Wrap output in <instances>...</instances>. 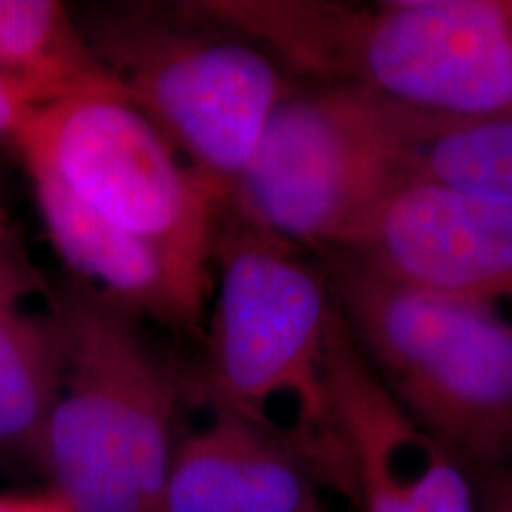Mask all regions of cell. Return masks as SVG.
<instances>
[{"label":"cell","mask_w":512,"mask_h":512,"mask_svg":"<svg viewBox=\"0 0 512 512\" xmlns=\"http://www.w3.org/2000/svg\"><path fill=\"white\" fill-rule=\"evenodd\" d=\"M162 512H325L320 486L294 453L245 420L209 411L178 441Z\"/></svg>","instance_id":"obj_10"},{"label":"cell","mask_w":512,"mask_h":512,"mask_svg":"<svg viewBox=\"0 0 512 512\" xmlns=\"http://www.w3.org/2000/svg\"><path fill=\"white\" fill-rule=\"evenodd\" d=\"M479 512H512V463L475 475Z\"/></svg>","instance_id":"obj_16"},{"label":"cell","mask_w":512,"mask_h":512,"mask_svg":"<svg viewBox=\"0 0 512 512\" xmlns=\"http://www.w3.org/2000/svg\"><path fill=\"white\" fill-rule=\"evenodd\" d=\"M420 174L512 207V107L484 117H446L422 147Z\"/></svg>","instance_id":"obj_14"},{"label":"cell","mask_w":512,"mask_h":512,"mask_svg":"<svg viewBox=\"0 0 512 512\" xmlns=\"http://www.w3.org/2000/svg\"><path fill=\"white\" fill-rule=\"evenodd\" d=\"M41 110L22 83L0 69V147L19 152L24 133Z\"/></svg>","instance_id":"obj_15"},{"label":"cell","mask_w":512,"mask_h":512,"mask_svg":"<svg viewBox=\"0 0 512 512\" xmlns=\"http://www.w3.org/2000/svg\"><path fill=\"white\" fill-rule=\"evenodd\" d=\"M330 384L366 512H479L475 479L396 403L335 313Z\"/></svg>","instance_id":"obj_9"},{"label":"cell","mask_w":512,"mask_h":512,"mask_svg":"<svg viewBox=\"0 0 512 512\" xmlns=\"http://www.w3.org/2000/svg\"><path fill=\"white\" fill-rule=\"evenodd\" d=\"M185 15L266 50L290 76L437 117L512 107V0H190Z\"/></svg>","instance_id":"obj_2"},{"label":"cell","mask_w":512,"mask_h":512,"mask_svg":"<svg viewBox=\"0 0 512 512\" xmlns=\"http://www.w3.org/2000/svg\"><path fill=\"white\" fill-rule=\"evenodd\" d=\"M320 266L387 392L472 475L512 463V323L396 285L344 254Z\"/></svg>","instance_id":"obj_4"},{"label":"cell","mask_w":512,"mask_h":512,"mask_svg":"<svg viewBox=\"0 0 512 512\" xmlns=\"http://www.w3.org/2000/svg\"><path fill=\"white\" fill-rule=\"evenodd\" d=\"M17 155L50 171L102 221L150 247L204 318L230 195L183 162L143 112L112 95L50 102L31 121Z\"/></svg>","instance_id":"obj_7"},{"label":"cell","mask_w":512,"mask_h":512,"mask_svg":"<svg viewBox=\"0 0 512 512\" xmlns=\"http://www.w3.org/2000/svg\"><path fill=\"white\" fill-rule=\"evenodd\" d=\"M444 119L366 88L306 81L278 105L230 202L302 249L344 252L420 174Z\"/></svg>","instance_id":"obj_6"},{"label":"cell","mask_w":512,"mask_h":512,"mask_svg":"<svg viewBox=\"0 0 512 512\" xmlns=\"http://www.w3.org/2000/svg\"><path fill=\"white\" fill-rule=\"evenodd\" d=\"M15 223L0 228V453L41 460L43 432L62 384V354L48 311L27 309L48 292Z\"/></svg>","instance_id":"obj_12"},{"label":"cell","mask_w":512,"mask_h":512,"mask_svg":"<svg viewBox=\"0 0 512 512\" xmlns=\"http://www.w3.org/2000/svg\"><path fill=\"white\" fill-rule=\"evenodd\" d=\"M12 219H10V214H8V204H5V197H3V188H0V228L3 226H8Z\"/></svg>","instance_id":"obj_18"},{"label":"cell","mask_w":512,"mask_h":512,"mask_svg":"<svg viewBox=\"0 0 512 512\" xmlns=\"http://www.w3.org/2000/svg\"><path fill=\"white\" fill-rule=\"evenodd\" d=\"M50 245L72 278L95 287L140 320L197 335L204 318L188 304L169 266L74 197L50 171L24 164Z\"/></svg>","instance_id":"obj_11"},{"label":"cell","mask_w":512,"mask_h":512,"mask_svg":"<svg viewBox=\"0 0 512 512\" xmlns=\"http://www.w3.org/2000/svg\"><path fill=\"white\" fill-rule=\"evenodd\" d=\"M62 384L41 444L69 512H162L188 370L117 302L67 278L46 292Z\"/></svg>","instance_id":"obj_3"},{"label":"cell","mask_w":512,"mask_h":512,"mask_svg":"<svg viewBox=\"0 0 512 512\" xmlns=\"http://www.w3.org/2000/svg\"><path fill=\"white\" fill-rule=\"evenodd\" d=\"M88 48L192 169L228 192L297 83L245 38L178 5L112 3L74 10Z\"/></svg>","instance_id":"obj_5"},{"label":"cell","mask_w":512,"mask_h":512,"mask_svg":"<svg viewBox=\"0 0 512 512\" xmlns=\"http://www.w3.org/2000/svg\"><path fill=\"white\" fill-rule=\"evenodd\" d=\"M0 69L41 107L79 95L126 100L57 0H0Z\"/></svg>","instance_id":"obj_13"},{"label":"cell","mask_w":512,"mask_h":512,"mask_svg":"<svg viewBox=\"0 0 512 512\" xmlns=\"http://www.w3.org/2000/svg\"><path fill=\"white\" fill-rule=\"evenodd\" d=\"M384 280L512 323V207L418 174L344 252Z\"/></svg>","instance_id":"obj_8"},{"label":"cell","mask_w":512,"mask_h":512,"mask_svg":"<svg viewBox=\"0 0 512 512\" xmlns=\"http://www.w3.org/2000/svg\"><path fill=\"white\" fill-rule=\"evenodd\" d=\"M0 512H69V508L55 494L50 498L0 496Z\"/></svg>","instance_id":"obj_17"},{"label":"cell","mask_w":512,"mask_h":512,"mask_svg":"<svg viewBox=\"0 0 512 512\" xmlns=\"http://www.w3.org/2000/svg\"><path fill=\"white\" fill-rule=\"evenodd\" d=\"M214 306L192 406L245 420L294 453L320 489L358 503L330 384L337 302L320 261L228 200L214 247Z\"/></svg>","instance_id":"obj_1"}]
</instances>
